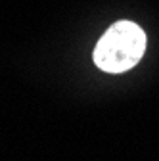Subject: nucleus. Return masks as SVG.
<instances>
[{"label":"nucleus","mask_w":159,"mask_h":161,"mask_svg":"<svg viewBox=\"0 0 159 161\" xmlns=\"http://www.w3.org/2000/svg\"><path fill=\"white\" fill-rule=\"evenodd\" d=\"M148 38L140 25L129 19L115 21L96 42L94 64L106 73H125L142 59Z\"/></svg>","instance_id":"obj_1"}]
</instances>
